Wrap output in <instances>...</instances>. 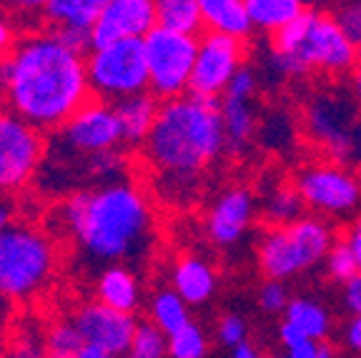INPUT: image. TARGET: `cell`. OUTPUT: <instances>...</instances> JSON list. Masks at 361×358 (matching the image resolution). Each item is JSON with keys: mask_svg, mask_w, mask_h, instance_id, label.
I'll return each mask as SVG.
<instances>
[{"mask_svg": "<svg viewBox=\"0 0 361 358\" xmlns=\"http://www.w3.org/2000/svg\"><path fill=\"white\" fill-rule=\"evenodd\" d=\"M90 95L88 68L80 53L56 33L18 40L0 58V101L40 130H56Z\"/></svg>", "mask_w": 361, "mask_h": 358, "instance_id": "6da1fadb", "label": "cell"}, {"mask_svg": "<svg viewBox=\"0 0 361 358\" xmlns=\"http://www.w3.org/2000/svg\"><path fill=\"white\" fill-rule=\"evenodd\" d=\"M63 226L93 261L118 264L148 243L153 211L146 193L126 180L75 190L63 203Z\"/></svg>", "mask_w": 361, "mask_h": 358, "instance_id": "7a4b0ae2", "label": "cell"}, {"mask_svg": "<svg viewBox=\"0 0 361 358\" xmlns=\"http://www.w3.org/2000/svg\"><path fill=\"white\" fill-rule=\"evenodd\" d=\"M226 151L221 98L183 93L161 103L143 143L153 171L169 183H193Z\"/></svg>", "mask_w": 361, "mask_h": 358, "instance_id": "3957f363", "label": "cell"}, {"mask_svg": "<svg viewBox=\"0 0 361 358\" xmlns=\"http://www.w3.org/2000/svg\"><path fill=\"white\" fill-rule=\"evenodd\" d=\"M271 68L279 75L299 78L311 70L344 75L359 66V45L341 30L334 16L306 8L299 18L271 35Z\"/></svg>", "mask_w": 361, "mask_h": 358, "instance_id": "277c9868", "label": "cell"}, {"mask_svg": "<svg viewBox=\"0 0 361 358\" xmlns=\"http://www.w3.org/2000/svg\"><path fill=\"white\" fill-rule=\"evenodd\" d=\"M336 243L326 216L311 213L283 226H269L256 246V261L266 278L291 280L324 264Z\"/></svg>", "mask_w": 361, "mask_h": 358, "instance_id": "5b68a950", "label": "cell"}, {"mask_svg": "<svg viewBox=\"0 0 361 358\" xmlns=\"http://www.w3.org/2000/svg\"><path fill=\"white\" fill-rule=\"evenodd\" d=\"M56 268L53 243L30 226H8L0 233V296L23 301L43 291Z\"/></svg>", "mask_w": 361, "mask_h": 358, "instance_id": "8992f818", "label": "cell"}, {"mask_svg": "<svg viewBox=\"0 0 361 358\" xmlns=\"http://www.w3.org/2000/svg\"><path fill=\"white\" fill-rule=\"evenodd\" d=\"M90 93L103 101H121L126 95L151 90L148 58L143 38H123L98 45L85 58Z\"/></svg>", "mask_w": 361, "mask_h": 358, "instance_id": "52a82bcc", "label": "cell"}, {"mask_svg": "<svg viewBox=\"0 0 361 358\" xmlns=\"http://www.w3.org/2000/svg\"><path fill=\"white\" fill-rule=\"evenodd\" d=\"M143 45H146L148 58L151 93H156L161 101L188 93L198 53L196 35L166 28V25H156L143 38Z\"/></svg>", "mask_w": 361, "mask_h": 358, "instance_id": "ba28073f", "label": "cell"}, {"mask_svg": "<svg viewBox=\"0 0 361 358\" xmlns=\"http://www.w3.org/2000/svg\"><path fill=\"white\" fill-rule=\"evenodd\" d=\"M40 133L11 108L0 111V193L23 188L35 175L45 151Z\"/></svg>", "mask_w": 361, "mask_h": 358, "instance_id": "9c48e42d", "label": "cell"}, {"mask_svg": "<svg viewBox=\"0 0 361 358\" xmlns=\"http://www.w3.org/2000/svg\"><path fill=\"white\" fill-rule=\"evenodd\" d=\"M296 188L311 213L338 218L361 206V180L338 163H316L296 175Z\"/></svg>", "mask_w": 361, "mask_h": 358, "instance_id": "30bf717a", "label": "cell"}, {"mask_svg": "<svg viewBox=\"0 0 361 358\" xmlns=\"http://www.w3.org/2000/svg\"><path fill=\"white\" fill-rule=\"evenodd\" d=\"M243 56H246L243 38L206 28V33L198 38L196 66L188 90L209 98H221L231 78L238 73V68L246 66Z\"/></svg>", "mask_w": 361, "mask_h": 358, "instance_id": "8fae6325", "label": "cell"}, {"mask_svg": "<svg viewBox=\"0 0 361 358\" xmlns=\"http://www.w3.org/2000/svg\"><path fill=\"white\" fill-rule=\"evenodd\" d=\"M61 140L63 146L80 156H90V153L106 151V148H118V143H123V133H121L116 106L103 98L85 101L61 125Z\"/></svg>", "mask_w": 361, "mask_h": 358, "instance_id": "7c38bea8", "label": "cell"}, {"mask_svg": "<svg viewBox=\"0 0 361 358\" xmlns=\"http://www.w3.org/2000/svg\"><path fill=\"white\" fill-rule=\"evenodd\" d=\"M73 323L88 346H96L106 353V358L128 356L133 331L138 321L128 311L106 306V303H85L75 311Z\"/></svg>", "mask_w": 361, "mask_h": 358, "instance_id": "4fadbf2b", "label": "cell"}, {"mask_svg": "<svg viewBox=\"0 0 361 358\" xmlns=\"http://www.w3.org/2000/svg\"><path fill=\"white\" fill-rule=\"evenodd\" d=\"M306 128L311 138L324 148L331 158L344 161L356 151L354 140V116L346 103L336 98H316L306 111Z\"/></svg>", "mask_w": 361, "mask_h": 358, "instance_id": "5bb4252c", "label": "cell"}, {"mask_svg": "<svg viewBox=\"0 0 361 358\" xmlns=\"http://www.w3.org/2000/svg\"><path fill=\"white\" fill-rule=\"evenodd\" d=\"M156 25V0H108L98 20L90 25L93 48L123 38H146Z\"/></svg>", "mask_w": 361, "mask_h": 358, "instance_id": "9a60e30c", "label": "cell"}, {"mask_svg": "<svg viewBox=\"0 0 361 358\" xmlns=\"http://www.w3.org/2000/svg\"><path fill=\"white\" fill-rule=\"evenodd\" d=\"M256 216V201L254 193L243 185L224 190L211 206L206 216V233L216 246H236L243 241Z\"/></svg>", "mask_w": 361, "mask_h": 358, "instance_id": "2e32d148", "label": "cell"}, {"mask_svg": "<svg viewBox=\"0 0 361 358\" xmlns=\"http://www.w3.org/2000/svg\"><path fill=\"white\" fill-rule=\"evenodd\" d=\"M171 283L188 306H203L214 298L216 288H219V276L206 258L183 256L176 261Z\"/></svg>", "mask_w": 361, "mask_h": 358, "instance_id": "e0dca14e", "label": "cell"}, {"mask_svg": "<svg viewBox=\"0 0 361 358\" xmlns=\"http://www.w3.org/2000/svg\"><path fill=\"white\" fill-rule=\"evenodd\" d=\"M161 98L151 90L143 93L126 95L121 101H116V113L121 121V133H123V143L128 146H143L151 133L153 123H156L158 111H161Z\"/></svg>", "mask_w": 361, "mask_h": 358, "instance_id": "ac0fdd59", "label": "cell"}, {"mask_svg": "<svg viewBox=\"0 0 361 358\" xmlns=\"http://www.w3.org/2000/svg\"><path fill=\"white\" fill-rule=\"evenodd\" d=\"M96 298L106 306L118 308L135 314V308L141 306V283L138 276L121 264H113L101 271L96 280Z\"/></svg>", "mask_w": 361, "mask_h": 358, "instance_id": "d6986e66", "label": "cell"}, {"mask_svg": "<svg viewBox=\"0 0 361 358\" xmlns=\"http://www.w3.org/2000/svg\"><path fill=\"white\" fill-rule=\"evenodd\" d=\"M221 116H224L226 130V151H246L256 135V113L251 108V98L221 95Z\"/></svg>", "mask_w": 361, "mask_h": 358, "instance_id": "ffe728a7", "label": "cell"}, {"mask_svg": "<svg viewBox=\"0 0 361 358\" xmlns=\"http://www.w3.org/2000/svg\"><path fill=\"white\" fill-rule=\"evenodd\" d=\"M201 11L206 28L211 30H221L243 40L254 33V23L248 18L243 0H201Z\"/></svg>", "mask_w": 361, "mask_h": 358, "instance_id": "44dd1931", "label": "cell"}, {"mask_svg": "<svg viewBox=\"0 0 361 358\" xmlns=\"http://www.w3.org/2000/svg\"><path fill=\"white\" fill-rule=\"evenodd\" d=\"M283 321L293 323L299 331H304L306 336L316 338V341H329L334 331V321L329 308L322 301L309 296H296L288 301L286 311H283Z\"/></svg>", "mask_w": 361, "mask_h": 358, "instance_id": "7402d4cb", "label": "cell"}, {"mask_svg": "<svg viewBox=\"0 0 361 358\" xmlns=\"http://www.w3.org/2000/svg\"><path fill=\"white\" fill-rule=\"evenodd\" d=\"M254 30L274 35L306 11V0H243Z\"/></svg>", "mask_w": 361, "mask_h": 358, "instance_id": "603a6c76", "label": "cell"}, {"mask_svg": "<svg viewBox=\"0 0 361 358\" xmlns=\"http://www.w3.org/2000/svg\"><path fill=\"white\" fill-rule=\"evenodd\" d=\"M261 211H264V218L269 226H283L301 218L306 211V203L296 183H279L269 190Z\"/></svg>", "mask_w": 361, "mask_h": 358, "instance_id": "cb8c5ba5", "label": "cell"}, {"mask_svg": "<svg viewBox=\"0 0 361 358\" xmlns=\"http://www.w3.org/2000/svg\"><path fill=\"white\" fill-rule=\"evenodd\" d=\"M158 25L198 35L206 28L201 0H156Z\"/></svg>", "mask_w": 361, "mask_h": 358, "instance_id": "d4e9b609", "label": "cell"}, {"mask_svg": "<svg viewBox=\"0 0 361 358\" xmlns=\"http://www.w3.org/2000/svg\"><path fill=\"white\" fill-rule=\"evenodd\" d=\"M106 6L108 0H48L45 18L51 25H85V28H90Z\"/></svg>", "mask_w": 361, "mask_h": 358, "instance_id": "484cf974", "label": "cell"}, {"mask_svg": "<svg viewBox=\"0 0 361 358\" xmlns=\"http://www.w3.org/2000/svg\"><path fill=\"white\" fill-rule=\"evenodd\" d=\"M148 316H151L153 323L161 326L169 336L191 321L188 303L183 301V296H180L176 288H166V291L153 293L151 303H148Z\"/></svg>", "mask_w": 361, "mask_h": 358, "instance_id": "4316f807", "label": "cell"}, {"mask_svg": "<svg viewBox=\"0 0 361 358\" xmlns=\"http://www.w3.org/2000/svg\"><path fill=\"white\" fill-rule=\"evenodd\" d=\"M279 343L291 358H329L336 353L334 348H329L326 341H316V338L306 336L304 331H299L288 321H281L279 326Z\"/></svg>", "mask_w": 361, "mask_h": 358, "instance_id": "83f0119b", "label": "cell"}, {"mask_svg": "<svg viewBox=\"0 0 361 358\" xmlns=\"http://www.w3.org/2000/svg\"><path fill=\"white\" fill-rule=\"evenodd\" d=\"M130 358H164L169 356V333L153 321H138L130 341Z\"/></svg>", "mask_w": 361, "mask_h": 358, "instance_id": "f1b7e54d", "label": "cell"}, {"mask_svg": "<svg viewBox=\"0 0 361 358\" xmlns=\"http://www.w3.org/2000/svg\"><path fill=\"white\" fill-rule=\"evenodd\" d=\"M43 346V353L51 358H78L85 341L73 321H61V323L51 326V331L45 333Z\"/></svg>", "mask_w": 361, "mask_h": 358, "instance_id": "f546056e", "label": "cell"}, {"mask_svg": "<svg viewBox=\"0 0 361 358\" xmlns=\"http://www.w3.org/2000/svg\"><path fill=\"white\" fill-rule=\"evenodd\" d=\"M209 353V336L198 323L188 321L169 336V356L171 358H203Z\"/></svg>", "mask_w": 361, "mask_h": 358, "instance_id": "4dcf8cb0", "label": "cell"}, {"mask_svg": "<svg viewBox=\"0 0 361 358\" xmlns=\"http://www.w3.org/2000/svg\"><path fill=\"white\" fill-rule=\"evenodd\" d=\"M324 268H326L329 278H331L334 283H338V285L346 283V280H349L356 271H361L359 264H356V256L351 253V248L346 246L344 238L334 243L331 251L326 253V258H324Z\"/></svg>", "mask_w": 361, "mask_h": 358, "instance_id": "1f68e13d", "label": "cell"}, {"mask_svg": "<svg viewBox=\"0 0 361 358\" xmlns=\"http://www.w3.org/2000/svg\"><path fill=\"white\" fill-rule=\"evenodd\" d=\"M85 161H88L90 173L101 180H113L118 173H123L126 168V158L118 148H106V151L90 153V156H85Z\"/></svg>", "mask_w": 361, "mask_h": 358, "instance_id": "d6a6232c", "label": "cell"}, {"mask_svg": "<svg viewBox=\"0 0 361 358\" xmlns=\"http://www.w3.org/2000/svg\"><path fill=\"white\" fill-rule=\"evenodd\" d=\"M334 20L361 48V0H334Z\"/></svg>", "mask_w": 361, "mask_h": 358, "instance_id": "836d02e7", "label": "cell"}, {"mask_svg": "<svg viewBox=\"0 0 361 358\" xmlns=\"http://www.w3.org/2000/svg\"><path fill=\"white\" fill-rule=\"evenodd\" d=\"M288 301H291V296H288L286 280L266 278V283L261 285V291H259L261 311H264V314H269V316H283Z\"/></svg>", "mask_w": 361, "mask_h": 358, "instance_id": "e575fe53", "label": "cell"}, {"mask_svg": "<svg viewBox=\"0 0 361 358\" xmlns=\"http://www.w3.org/2000/svg\"><path fill=\"white\" fill-rule=\"evenodd\" d=\"M216 336H219L221 346H226L231 351V348H236L238 343L248 338V326L238 314H226L219 321V326H216Z\"/></svg>", "mask_w": 361, "mask_h": 358, "instance_id": "d590c367", "label": "cell"}, {"mask_svg": "<svg viewBox=\"0 0 361 358\" xmlns=\"http://www.w3.org/2000/svg\"><path fill=\"white\" fill-rule=\"evenodd\" d=\"M53 33H56L58 40H61L66 48H71L73 53L85 56V53L93 51V33H90V28H85V25H56Z\"/></svg>", "mask_w": 361, "mask_h": 358, "instance_id": "8d00e7d4", "label": "cell"}, {"mask_svg": "<svg viewBox=\"0 0 361 358\" xmlns=\"http://www.w3.org/2000/svg\"><path fill=\"white\" fill-rule=\"evenodd\" d=\"M256 90H259V78H256L254 68L241 66L238 73L231 78V83H228L224 95H231V98H251V101H254Z\"/></svg>", "mask_w": 361, "mask_h": 358, "instance_id": "74e56055", "label": "cell"}, {"mask_svg": "<svg viewBox=\"0 0 361 358\" xmlns=\"http://www.w3.org/2000/svg\"><path fill=\"white\" fill-rule=\"evenodd\" d=\"M6 6L8 13L23 18V20H35V18L45 16L48 0H0Z\"/></svg>", "mask_w": 361, "mask_h": 358, "instance_id": "f35d334b", "label": "cell"}, {"mask_svg": "<svg viewBox=\"0 0 361 358\" xmlns=\"http://www.w3.org/2000/svg\"><path fill=\"white\" fill-rule=\"evenodd\" d=\"M341 298L349 314H361V271H356L346 283H341Z\"/></svg>", "mask_w": 361, "mask_h": 358, "instance_id": "ab89813d", "label": "cell"}, {"mask_svg": "<svg viewBox=\"0 0 361 358\" xmlns=\"http://www.w3.org/2000/svg\"><path fill=\"white\" fill-rule=\"evenodd\" d=\"M344 348L361 356V314H351L344 326Z\"/></svg>", "mask_w": 361, "mask_h": 358, "instance_id": "60d3db41", "label": "cell"}, {"mask_svg": "<svg viewBox=\"0 0 361 358\" xmlns=\"http://www.w3.org/2000/svg\"><path fill=\"white\" fill-rule=\"evenodd\" d=\"M16 45V28H13L11 18L6 13H0V58L8 56Z\"/></svg>", "mask_w": 361, "mask_h": 358, "instance_id": "b9f144b4", "label": "cell"}, {"mask_svg": "<svg viewBox=\"0 0 361 358\" xmlns=\"http://www.w3.org/2000/svg\"><path fill=\"white\" fill-rule=\"evenodd\" d=\"M344 241H346V246L351 248V253L356 256V264H359V268H361V216H356V218L351 221V226L344 233Z\"/></svg>", "mask_w": 361, "mask_h": 358, "instance_id": "7bdbcfd3", "label": "cell"}, {"mask_svg": "<svg viewBox=\"0 0 361 358\" xmlns=\"http://www.w3.org/2000/svg\"><path fill=\"white\" fill-rule=\"evenodd\" d=\"M259 353H261V351L254 346V343L248 341V338H246V341L238 343L236 348H231V356H233V358H259Z\"/></svg>", "mask_w": 361, "mask_h": 358, "instance_id": "ee69618b", "label": "cell"}, {"mask_svg": "<svg viewBox=\"0 0 361 358\" xmlns=\"http://www.w3.org/2000/svg\"><path fill=\"white\" fill-rule=\"evenodd\" d=\"M11 226V208L6 206V203H0V233Z\"/></svg>", "mask_w": 361, "mask_h": 358, "instance_id": "f6af8a7d", "label": "cell"}, {"mask_svg": "<svg viewBox=\"0 0 361 358\" xmlns=\"http://www.w3.org/2000/svg\"><path fill=\"white\" fill-rule=\"evenodd\" d=\"M354 90H356V95H359V101H361V63H359V68L354 70Z\"/></svg>", "mask_w": 361, "mask_h": 358, "instance_id": "bcb514c9", "label": "cell"}, {"mask_svg": "<svg viewBox=\"0 0 361 358\" xmlns=\"http://www.w3.org/2000/svg\"><path fill=\"white\" fill-rule=\"evenodd\" d=\"M0 353H3V338H0Z\"/></svg>", "mask_w": 361, "mask_h": 358, "instance_id": "7dc6e473", "label": "cell"}, {"mask_svg": "<svg viewBox=\"0 0 361 358\" xmlns=\"http://www.w3.org/2000/svg\"><path fill=\"white\" fill-rule=\"evenodd\" d=\"M359 63H361V48H359Z\"/></svg>", "mask_w": 361, "mask_h": 358, "instance_id": "c3c4849f", "label": "cell"}]
</instances>
